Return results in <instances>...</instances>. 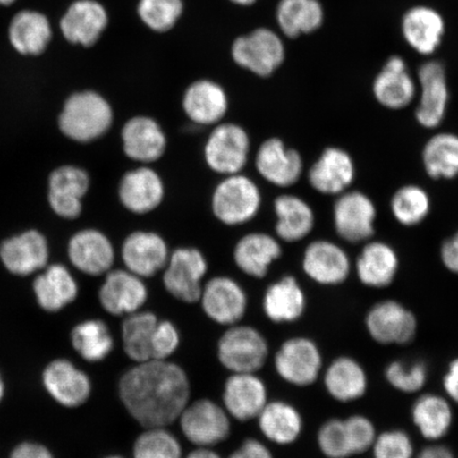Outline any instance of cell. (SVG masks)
<instances>
[{"label": "cell", "mask_w": 458, "mask_h": 458, "mask_svg": "<svg viewBox=\"0 0 458 458\" xmlns=\"http://www.w3.org/2000/svg\"><path fill=\"white\" fill-rule=\"evenodd\" d=\"M119 394L142 427L165 428L179 420L191 397L186 372L168 360L137 363L123 376Z\"/></svg>", "instance_id": "cell-1"}, {"label": "cell", "mask_w": 458, "mask_h": 458, "mask_svg": "<svg viewBox=\"0 0 458 458\" xmlns=\"http://www.w3.org/2000/svg\"><path fill=\"white\" fill-rule=\"evenodd\" d=\"M229 56L238 70L259 79L271 78L286 59L284 37L272 26H257L233 39Z\"/></svg>", "instance_id": "cell-2"}, {"label": "cell", "mask_w": 458, "mask_h": 458, "mask_svg": "<svg viewBox=\"0 0 458 458\" xmlns=\"http://www.w3.org/2000/svg\"><path fill=\"white\" fill-rule=\"evenodd\" d=\"M114 111L111 103L96 90L72 94L63 106L59 127L68 139L82 143L101 139L112 128Z\"/></svg>", "instance_id": "cell-3"}, {"label": "cell", "mask_w": 458, "mask_h": 458, "mask_svg": "<svg viewBox=\"0 0 458 458\" xmlns=\"http://www.w3.org/2000/svg\"><path fill=\"white\" fill-rule=\"evenodd\" d=\"M262 199L259 188L242 174L225 176L215 189L211 208L217 220L237 226L253 220L259 213Z\"/></svg>", "instance_id": "cell-4"}, {"label": "cell", "mask_w": 458, "mask_h": 458, "mask_svg": "<svg viewBox=\"0 0 458 458\" xmlns=\"http://www.w3.org/2000/svg\"><path fill=\"white\" fill-rule=\"evenodd\" d=\"M217 357L233 374H255L268 358L267 342L259 331L250 326H233L222 335Z\"/></svg>", "instance_id": "cell-5"}, {"label": "cell", "mask_w": 458, "mask_h": 458, "mask_svg": "<svg viewBox=\"0 0 458 458\" xmlns=\"http://www.w3.org/2000/svg\"><path fill=\"white\" fill-rule=\"evenodd\" d=\"M275 369L289 385L307 387L314 385L324 370L323 354L317 342L306 336L286 340L274 359Z\"/></svg>", "instance_id": "cell-6"}, {"label": "cell", "mask_w": 458, "mask_h": 458, "mask_svg": "<svg viewBox=\"0 0 458 458\" xmlns=\"http://www.w3.org/2000/svg\"><path fill=\"white\" fill-rule=\"evenodd\" d=\"M250 140L242 125L233 123L215 125L204 148L210 170L225 176L242 174L248 164Z\"/></svg>", "instance_id": "cell-7"}, {"label": "cell", "mask_w": 458, "mask_h": 458, "mask_svg": "<svg viewBox=\"0 0 458 458\" xmlns=\"http://www.w3.org/2000/svg\"><path fill=\"white\" fill-rule=\"evenodd\" d=\"M111 15L100 0H73L60 20L62 37L68 44L90 49L101 41Z\"/></svg>", "instance_id": "cell-8"}, {"label": "cell", "mask_w": 458, "mask_h": 458, "mask_svg": "<svg viewBox=\"0 0 458 458\" xmlns=\"http://www.w3.org/2000/svg\"><path fill=\"white\" fill-rule=\"evenodd\" d=\"M365 327L371 340L380 345H406L415 340L418 320L414 312L403 303L386 300L369 309Z\"/></svg>", "instance_id": "cell-9"}, {"label": "cell", "mask_w": 458, "mask_h": 458, "mask_svg": "<svg viewBox=\"0 0 458 458\" xmlns=\"http://www.w3.org/2000/svg\"><path fill=\"white\" fill-rule=\"evenodd\" d=\"M208 265L202 251L181 248L171 253L164 268V285L172 296L182 302L194 303L202 294V280Z\"/></svg>", "instance_id": "cell-10"}, {"label": "cell", "mask_w": 458, "mask_h": 458, "mask_svg": "<svg viewBox=\"0 0 458 458\" xmlns=\"http://www.w3.org/2000/svg\"><path fill=\"white\" fill-rule=\"evenodd\" d=\"M185 437L199 448L225 442L231 433L227 413L214 401L200 399L187 405L180 416Z\"/></svg>", "instance_id": "cell-11"}, {"label": "cell", "mask_w": 458, "mask_h": 458, "mask_svg": "<svg viewBox=\"0 0 458 458\" xmlns=\"http://www.w3.org/2000/svg\"><path fill=\"white\" fill-rule=\"evenodd\" d=\"M182 106L194 124L204 127L216 125L221 123L228 111L227 91L216 80L199 77L186 86Z\"/></svg>", "instance_id": "cell-12"}, {"label": "cell", "mask_w": 458, "mask_h": 458, "mask_svg": "<svg viewBox=\"0 0 458 458\" xmlns=\"http://www.w3.org/2000/svg\"><path fill=\"white\" fill-rule=\"evenodd\" d=\"M376 217V205L363 192L345 191L335 200V227L345 242L358 243L372 237Z\"/></svg>", "instance_id": "cell-13"}, {"label": "cell", "mask_w": 458, "mask_h": 458, "mask_svg": "<svg viewBox=\"0 0 458 458\" xmlns=\"http://www.w3.org/2000/svg\"><path fill=\"white\" fill-rule=\"evenodd\" d=\"M418 81L420 86V99L415 113L417 122L423 128H437L443 123L450 99L443 63L426 62L418 72Z\"/></svg>", "instance_id": "cell-14"}, {"label": "cell", "mask_w": 458, "mask_h": 458, "mask_svg": "<svg viewBox=\"0 0 458 458\" xmlns=\"http://www.w3.org/2000/svg\"><path fill=\"white\" fill-rule=\"evenodd\" d=\"M165 239L153 232L137 231L124 239L122 258L125 268L140 278H148L164 270L169 260Z\"/></svg>", "instance_id": "cell-15"}, {"label": "cell", "mask_w": 458, "mask_h": 458, "mask_svg": "<svg viewBox=\"0 0 458 458\" xmlns=\"http://www.w3.org/2000/svg\"><path fill=\"white\" fill-rule=\"evenodd\" d=\"M118 197L123 208L135 215H147L163 203L165 185L157 172L143 165L120 180Z\"/></svg>", "instance_id": "cell-16"}, {"label": "cell", "mask_w": 458, "mask_h": 458, "mask_svg": "<svg viewBox=\"0 0 458 458\" xmlns=\"http://www.w3.org/2000/svg\"><path fill=\"white\" fill-rule=\"evenodd\" d=\"M302 270L315 284L335 286L346 282L352 263L346 251L328 240L308 245L302 257Z\"/></svg>", "instance_id": "cell-17"}, {"label": "cell", "mask_w": 458, "mask_h": 458, "mask_svg": "<svg viewBox=\"0 0 458 458\" xmlns=\"http://www.w3.org/2000/svg\"><path fill=\"white\" fill-rule=\"evenodd\" d=\"M203 310L214 322L233 326L244 317L248 308L245 292L233 278L217 276L203 286Z\"/></svg>", "instance_id": "cell-18"}, {"label": "cell", "mask_w": 458, "mask_h": 458, "mask_svg": "<svg viewBox=\"0 0 458 458\" xmlns=\"http://www.w3.org/2000/svg\"><path fill=\"white\" fill-rule=\"evenodd\" d=\"M125 157L142 165L157 163L167 150V137L156 119L135 116L124 123L122 131Z\"/></svg>", "instance_id": "cell-19"}, {"label": "cell", "mask_w": 458, "mask_h": 458, "mask_svg": "<svg viewBox=\"0 0 458 458\" xmlns=\"http://www.w3.org/2000/svg\"><path fill=\"white\" fill-rule=\"evenodd\" d=\"M256 168L263 179L277 187H290L300 181L303 172L301 154L286 148L277 137L261 143L256 156Z\"/></svg>", "instance_id": "cell-20"}, {"label": "cell", "mask_w": 458, "mask_h": 458, "mask_svg": "<svg viewBox=\"0 0 458 458\" xmlns=\"http://www.w3.org/2000/svg\"><path fill=\"white\" fill-rule=\"evenodd\" d=\"M148 300V289L142 278L125 270L106 274L99 290V301L105 310L114 317L140 311Z\"/></svg>", "instance_id": "cell-21"}, {"label": "cell", "mask_w": 458, "mask_h": 458, "mask_svg": "<svg viewBox=\"0 0 458 458\" xmlns=\"http://www.w3.org/2000/svg\"><path fill=\"white\" fill-rule=\"evenodd\" d=\"M68 257L80 272L101 276L112 270L116 253L105 233L90 228L72 236L68 244Z\"/></svg>", "instance_id": "cell-22"}, {"label": "cell", "mask_w": 458, "mask_h": 458, "mask_svg": "<svg viewBox=\"0 0 458 458\" xmlns=\"http://www.w3.org/2000/svg\"><path fill=\"white\" fill-rule=\"evenodd\" d=\"M43 383L50 396L65 408L84 404L91 393L88 375L64 359L55 360L45 369Z\"/></svg>", "instance_id": "cell-23"}, {"label": "cell", "mask_w": 458, "mask_h": 458, "mask_svg": "<svg viewBox=\"0 0 458 458\" xmlns=\"http://www.w3.org/2000/svg\"><path fill=\"white\" fill-rule=\"evenodd\" d=\"M356 176L353 160L346 151L330 147L309 169L308 180L314 191L328 196H340Z\"/></svg>", "instance_id": "cell-24"}, {"label": "cell", "mask_w": 458, "mask_h": 458, "mask_svg": "<svg viewBox=\"0 0 458 458\" xmlns=\"http://www.w3.org/2000/svg\"><path fill=\"white\" fill-rule=\"evenodd\" d=\"M401 32L405 42L416 53L431 55L443 43L445 22L437 10L427 5H416L403 16Z\"/></svg>", "instance_id": "cell-25"}, {"label": "cell", "mask_w": 458, "mask_h": 458, "mask_svg": "<svg viewBox=\"0 0 458 458\" xmlns=\"http://www.w3.org/2000/svg\"><path fill=\"white\" fill-rule=\"evenodd\" d=\"M48 243L42 233L28 231L5 240L0 246V259L7 270L20 276L42 270L47 266Z\"/></svg>", "instance_id": "cell-26"}, {"label": "cell", "mask_w": 458, "mask_h": 458, "mask_svg": "<svg viewBox=\"0 0 458 458\" xmlns=\"http://www.w3.org/2000/svg\"><path fill=\"white\" fill-rule=\"evenodd\" d=\"M375 98L389 110H401L416 96V83L403 57H389L372 84Z\"/></svg>", "instance_id": "cell-27"}, {"label": "cell", "mask_w": 458, "mask_h": 458, "mask_svg": "<svg viewBox=\"0 0 458 458\" xmlns=\"http://www.w3.org/2000/svg\"><path fill=\"white\" fill-rule=\"evenodd\" d=\"M323 383L329 396L341 403L363 398L369 391V376L358 360L341 356L323 370Z\"/></svg>", "instance_id": "cell-28"}, {"label": "cell", "mask_w": 458, "mask_h": 458, "mask_svg": "<svg viewBox=\"0 0 458 458\" xmlns=\"http://www.w3.org/2000/svg\"><path fill=\"white\" fill-rule=\"evenodd\" d=\"M223 403L227 413L236 420H254L267 403L265 382L255 374H233L225 383Z\"/></svg>", "instance_id": "cell-29"}, {"label": "cell", "mask_w": 458, "mask_h": 458, "mask_svg": "<svg viewBox=\"0 0 458 458\" xmlns=\"http://www.w3.org/2000/svg\"><path fill=\"white\" fill-rule=\"evenodd\" d=\"M273 16L284 38L297 39L323 26L325 11L319 0H277Z\"/></svg>", "instance_id": "cell-30"}, {"label": "cell", "mask_w": 458, "mask_h": 458, "mask_svg": "<svg viewBox=\"0 0 458 458\" xmlns=\"http://www.w3.org/2000/svg\"><path fill=\"white\" fill-rule=\"evenodd\" d=\"M413 425L429 442H439L454 426V413L450 400L437 394H422L411 409Z\"/></svg>", "instance_id": "cell-31"}, {"label": "cell", "mask_w": 458, "mask_h": 458, "mask_svg": "<svg viewBox=\"0 0 458 458\" xmlns=\"http://www.w3.org/2000/svg\"><path fill=\"white\" fill-rule=\"evenodd\" d=\"M282 254V246L271 234L250 233L239 240L233 250V259L244 274L263 278L267 276L272 263Z\"/></svg>", "instance_id": "cell-32"}, {"label": "cell", "mask_w": 458, "mask_h": 458, "mask_svg": "<svg viewBox=\"0 0 458 458\" xmlns=\"http://www.w3.org/2000/svg\"><path fill=\"white\" fill-rule=\"evenodd\" d=\"M306 308L305 292L293 276H285L268 286L263 299V310L276 324L297 322Z\"/></svg>", "instance_id": "cell-33"}, {"label": "cell", "mask_w": 458, "mask_h": 458, "mask_svg": "<svg viewBox=\"0 0 458 458\" xmlns=\"http://www.w3.org/2000/svg\"><path fill=\"white\" fill-rule=\"evenodd\" d=\"M357 274L360 282L372 289H383L391 285L397 276L399 258L385 242L366 244L357 260Z\"/></svg>", "instance_id": "cell-34"}, {"label": "cell", "mask_w": 458, "mask_h": 458, "mask_svg": "<svg viewBox=\"0 0 458 458\" xmlns=\"http://www.w3.org/2000/svg\"><path fill=\"white\" fill-rule=\"evenodd\" d=\"M53 38V29L47 16L38 11L24 10L11 21L9 41L22 55H38L44 53Z\"/></svg>", "instance_id": "cell-35"}, {"label": "cell", "mask_w": 458, "mask_h": 458, "mask_svg": "<svg viewBox=\"0 0 458 458\" xmlns=\"http://www.w3.org/2000/svg\"><path fill=\"white\" fill-rule=\"evenodd\" d=\"M277 222L275 232L284 242H299L312 232L315 216L311 206L294 194H283L274 202Z\"/></svg>", "instance_id": "cell-36"}, {"label": "cell", "mask_w": 458, "mask_h": 458, "mask_svg": "<svg viewBox=\"0 0 458 458\" xmlns=\"http://www.w3.org/2000/svg\"><path fill=\"white\" fill-rule=\"evenodd\" d=\"M34 293L38 305L47 312H57L78 296V284L64 266L53 265L34 280Z\"/></svg>", "instance_id": "cell-37"}, {"label": "cell", "mask_w": 458, "mask_h": 458, "mask_svg": "<svg viewBox=\"0 0 458 458\" xmlns=\"http://www.w3.org/2000/svg\"><path fill=\"white\" fill-rule=\"evenodd\" d=\"M257 418L262 434L274 444H293L302 433L303 420L300 411L285 401L267 403Z\"/></svg>", "instance_id": "cell-38"}, {"label": "cell", "mask_w": 458, "mask_h": 458, "mask_svg": "<svg viewBox=\"0 0 458 458\" xmlns=\"http://www.w3.org/2000/svg\"><path fill=\"white\" fill-rule=\"evenodd\" d=\"M422 159L432 179H454L458 175V135H434L423 148Z\"/></svg>", "instance_id": "cell-39"}, {"label": "cell", "mask_w": 458, "mask_h": 458, "mask_svg": "<svg viewBox=\"0 0 458 458\" xmlns=\"http://www.w3.org/2000/svg\"><path fill=\"white\" fill-rule=\"evenodd\" d=\"M72 343L79 356L91 363L105 360L114 349L111 331L100 319L78 324L72 331Z\"/></svg>", "instance_id": "cell-40"}, {"label": "cell", "mask_w": 458, "mask_h": 458, "mask_svg": "<svg viewBox=\"0 0 458 458\" xmlns=\"http://www.w3.org/2000/svg\"><path fill=\"white\" fill-rule=\"evenodd\" d=\"M158 319L152 312L131 313L123 325L124 352L136 363L152 360V339Z\"/></svg>", "instance_id": "cell-41"}, {"label": "cell", "mask_w": 458, "mask_h": 458, "mask_svg": "<svg viewBox=\"0 0 458 458\" xmlns=\"http://www.w3.org/2000/svg\"><path fill=\"white\" fill-rule=\"evenodd\" d=\"M185 10V0H137L135 9L142 26L157 34L174 31Z\"/></svg>", "instance_id": "cell-42"}, {"label": "cell", "mask_w": 458, "mask_h": 458, "mask_svg": "<svg viewBox=\"0 0 458 458\" xmlns=\"http://www.w3.org/2000/svg\"><path fill=\"white\" fill-rule=\"evenodd\" d=\"M391 209L400 225L415 226L426 219L431 209V200L425 189L416 185L403 186L394 194Z\"/></svg>", "instance_id": "cell-43"}, {"label": "cell", "mask_w": 458, "mask_h": 458, "mask_svg": "<svg viewBox=\"0 0 458 458\" xmlns=\"http://www.w3.org/2000/svg\"><path fill=\"white\" fill-rule=\"evenodd\" d=\"M385 377L388 385L397 392L417 394L427 386L428 369L421 360H394L386 365Z\"/></svg>", "instance_id": "cell-44"}, {"label": "cell", "mask_w": 458, "mask_h": 458, "mask_svg": "<svg viewBox=\"0 0 458 458\" xmlns=\"http://www.w3.org/2000/svg\"><path fill=\"white\" fill-rule=\"evenodd\" d=\"M134 458H182L179 440L165 428H148L135 440Z\"/></svg>", "instance_id": "cell-45"}, {"label": "cell", "mask_w": 458, "mask_h": 458, "mask_svg": "<svg viewBox=\"0 0 458 458\" xmlns=\"http://www.w3.org/2000/svg\"><path fill=\"white\" fill-rule=\"evenodd\" d=\"M317 443L320 454L326 458H351L353 456L345 421L341 418H330L322 423L318 431Z\"/></svg>", "instance_id": "cell-46"}, {"label": "cell", "mask_w": 458, "mask_h": 458, "mask_svg": "<svg viewBox=\"0 0 458 458\" xmlns=\"http://www.w3.org/2000/svg\"><path fill=\"white\" fill-rule=\"evenodd\" d=\"M90 186L88 172L74 165H63L49 177V192L83 199Z\"/></svg>", "instance_id": "cell-47"}, {"label": "cell", "mask_w": 458, "mask_h": 458, "mask_svg": "<svg viewBox=\"0 0 458 458\" xmlns=\"http://www.w3.org/2000/svg\"><path fill=\"white\" fill-rule=\"evenodd\" d=\"M370 451L374 458H414L416 454L413 439L401 428L377 434Z\"/></svg>", "instance_id": "cell-48"}, {"label": "cell", "mask_w": 458, "mask_h": 458, "mask_svg": "<svg viewBox=\"0 0 458 458\" xmlns=\"http://www.w3.org/2000/svg\"><path fill=\"white\" fill-rule=\"evenodd\" d=\"M352 455H360L371 450L377 437L375 423L368 416L353 414L344 418Z\"/></svg>", "instance_id": "cell-49"}, {"label": "cell", "mask_w": 458, "mask_h": 458, "mask_svg": "<svg viewBox=\"0 0 458 458\" xmlns=\"http://www.w3.org/2000/svg\"><path fill=\"white\" fill-rule=\"evenodd\" d=\"M180 346V334L169 320L158 322L152 339V360H165Z\"/></svg>", "instance_id": "cell-50"}, {"label": "cell", "mask_w": 458, "mask_h": 458, "mask_svg": "<svg viewBox=\"0 0 458 458\" xmlns=\"http://www.w3.org/2000/svg\"><path fill=\"white\" fill-rule=\"evenodd\" d=\"M50 208L63 219H77L82 213V199L49 192Z\"/></svg>", "instance_id": "cell-51"}, {"label": "cell", "mask_w": 458, "mask_h": 458, "mask_svg": "<svg viewBox=\"0 0 458 458\" xmlns=\"http://www.w3.org/2000/svg\"><path fill=\"white\" fill-rule=\"evenodd\" d=\"M228 458H274L266 445L257 439H246L239 449Z\"/></svg>", "instance_id": "cell-52"}, {"label": "cell", "mask_w": 458, "mask_h": 458, "mask_svg": "<svg viewBox=\"0 0 458 458\" xmlns=\"http://www.w3.org/2000/svg\"><path fill=\"white\" fill-rule=\"evenodd\" d=\"M440 258L446 270L458 275V231L443 243Z\"/></svg>", "instance_id": "cell-53"}, {"label": "cell", "mask_w": 458, "mask_h": 458, "mask_svg": "<svg viewBox=\"0 0 458 458\" xmlns=\"http://www.w3.org/2000/svg\"><path fill=\"white\" fill-rule=\"evenodd\" d=\"M445 397L458 405V358L452 360L443 377Z\"/></svg>", "instance_id": "cell-54"}, {"label": "cell", "mask_w": 458, "mask_h": 458, "mask_svg": "<svg viewBox=\"0 0 458 458\" xmlns=\"http://www.w3.org/2000/svg\"><path fill=\"white\" fill-rule=\"evenodd\" d=\"M10 458H54V456L42 445L24 443L16 446Z\"/></svg>", "instance_id": "cell-55"}, {"label": "cell", "mask_w": 458, "mask_h": 458, "mask_svg": "<svg viewBox=\"0 0 458 458\" xmlns=\"http://www.w3.org/2000/svg\"><path fill=\"white\" fill-rule=\"evenodd\" d=\"M414 458H456L448 445L435 442L416 452Z\"/></svg>", "instance_id": "cell-56"}, {"label": "cell", "mask_w": 458, "mask_h": 458, "mask_svg": "<svg viewBox=\"0 0 458 458\" xmlns=\"http://www.w3.org/2000/svg\"><path fill=\"white\" fill-rule=\"evenodd\" d=\"M187 458H221V456L208 448H199L191 452Z\"/></svg>", "instance_id": "cell-57"}, {"label": "cell", "mask_w": 458, "mask_h": 458, "mask_svg": "<svg viewBox=\"0 0 458 458\" xmlns=\"http://www.w3.org/2000/svg\"><path fill=\"white\" fill-rule=\"evenodd\" d=\"M227 2L239 8H251L254 7L259 0H227Z\"/></svg>", "instance_id": "cell-58"}, {"label": "cell", "mask_w": 458, "mask_h": 458, "mask_svg": "<svg viewBox=\"0 0 458 458\" xmlns=\"http://www.w3.org/2000/svg\"><path fill=\"white\" fill-rule=\"evenodd\" d=\"M4 382L2 379V376H0V401H2V399L4 397Z\"/></svg>", "instance_id": "cell-59"}, {"label": "cell", "mask_w": 458, "mask_h": 458, "mask_svg": "<svg viewBox=\"0 0 458 458\" xmlns=\"http://www.w3.org/2000/svg\"><path fill=\"white\" fill-rule=\"evenodd\" d=\"M15 0H0V5H10L13 4Z\"/></svg>", "instance_id": "cell-60"}, {"label": "cell", "mask_w": 458, "mask_h": 458, "mask_svg": "<svg viewBox=\"0 0 458 458\" xmlns=\"http://www.w3.org/2000/svg\"><path fill=\"white\" fill-rule=\"evenodd\" d=\"M106 458H123V457H120V456H108Z\"/></svg>", "instance_id": "cell-61"}]
</instances>
